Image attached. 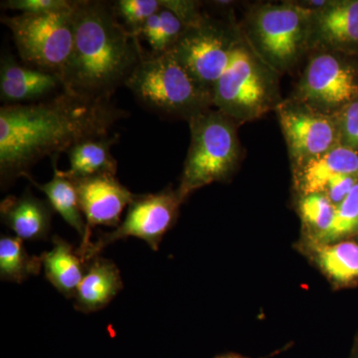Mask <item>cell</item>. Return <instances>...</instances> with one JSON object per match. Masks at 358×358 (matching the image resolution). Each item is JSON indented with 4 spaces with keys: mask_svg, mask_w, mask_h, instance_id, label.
Instances as JSON below:
<instances>
[{
    "mask_svg": "<svg viewBox=\"0 0 358 358\" xmlns=\"http://www.w3.org/2000/svg\"><path fill=\"white\" fill-rule=\"evenodd\" d=\"M124 86L143 107L164 117L189 121L214 107L213 95L202 88L169 52L147 56Z\"/></svg>",
    "mask_w": 358,
    "mask_h": 358,
    "instance_id": "obj_3",
    "label": "cell"
},
{
    "mask_svg": "<svg viewBox=\"0 0 358 358\" xmlns=\"http://www.w3.org/2000/svg\"><path fill=\"white\" fill-rule=\"evenodd\" d=\"M72 7L57 13L2 15L21 62L62 81L74 44Z\"/></svg>",
    "mask_w": 358,
    "mask_h": 358,
    "instance_id": "obj_7",
    "label": "cell"
},
{
    "mask_svg": "<svg viewBox=\"0 0 358 358\" xmlns=\"http://www.w3.org/2000/svg\"><path fill=\"white\" fill-rule=\"evenodd\" d=\"M124 288L121 273L114 262L96 257L87 263L83 279L75 296L79 312H98L107 307Z\"/></svg>",
    "mask_w": 358,
    "mask_h": 358,
    "instance_id": "obj_17",
    "label": "cell"
},
{
    "mask_svg": "<svg viewBox=\"0 0 358 358\" xmlns=\"http://www.w3.org/2000/svg\"><path fill=\"white\" fill-rule=\"evenodd\" d=\"M74 44L62 78L65 92L110 101L148 55L117 18L112 2L73 0Z\"/></svg>",
    "mask_w": 358,
    "mask_h": 358,
    "instance_id": "obj_2",
    "label": "cell"
},
{
    "mask_svg": "<svg viewBox=\"0 0 358 358\" xmlns=\"http://www.w3.org/2000/svg\"><path fill=\"white\" fill-rule=\"evenodd\" d=\"M73 181L87 224L86 236L77 250L83 259L92 242V229L95 226L119 227L122 211L129 206L136 194L122 185L114 174H99Z\"/></svg>",
    "mask_w": 358,
    "mask_h": 358,
    "instance_id": "obj_12",
    "label": "cell"
},
{
    "mask_svg": "<svg viewBox=\"0 0 358 358\" xmlns=\"http://www.w3.org/2000/svg\"><path fill=\"white\" fill-rule=\"evenodd\" d=\"M358 176V152L338 145L324 155L296 167V185L301 195L322 193L339 176Z\"/></svg>",
    "mask_w": 358,
    "mask_h": 358,
    "instance_id": "obj_16",
    "label": "cell"
},
{
    "mask_svg": "<svg viewBox=\"0 0 358 358\" xmlns=\"http://www.w3.org/2000/svg\"><path fill=\"white\" fill-rule=\"evenodd\" d=\"M40 258L45 277L52 286L68 300L74 299L87 265L72 244L54 236L53 248L45 252Z\"/></svg>",
    "mask_w": 358,
    "mask_h": 358,
    "instance_id": "obj_19",
    "label": "cell"
},
{
    "mask_svg": "<svg viewBox=\"0 0 358 358\" xmlns=\"http://www.w3.org/2000/svg\"><path fill=\"white\" fill-rule=\"evenodd\" d=\"M355 234H358V182L336 206L331 227L315 243H336Z\"/></svg>",
    "mask_w": 358,
    "mask_h": 358,
    "instance_id": "obj_25",
    "label": "cell"
},
{
    "mask_svg": "<svg viewBox=\"0 0 358 358\" xmlns=\"http://www.w3.org/2000/svg\"><path fill=\"white\" fill-rule=\"evenodd\" d=\"M240 42L229 28L204 17L199 24L185 28L169 52L202 88L213 95Z\"/></svg>",
    "mask_w": 358,
    "mask_h": 358,
    "instance_id": "obj_8",
    "label": "cell"
},
{
    "mask_svg": "<svg viewBox=\"0 0 358 358\" xmlns=\"http://www.w3.org/2000/svg\"><path fill=\"white\" fill-rule=\"evenodd\" d=\"M119 138L117 134L79 141L67 152L70 167L63 174L73 180L99 174L117 176V162L110 150Z\"/></svg>",
    "mask_w": 358,
    "mask_h": 358,
    "instance_id": "obj_20",
    "label": "cell"
},
{
    "mask_svg": "<svg viewBox=\"0 0 358 358\" xmlns=\"http://www.w3.org/2000/svg\"><path fill=\"white\" fill-rule=\"evenodd\" d=\"M336 210V205L324 193L301 195L299 212L307 230V241H317L329 229Z\"/></svg>",
    "mask_w": 358,
    "mask_h": 358,
    "instance_id": "obj_24",
    "label": "cell"
},
{
    "mask_svg": "<svg viewBox=\"0 0 358 358\" xmlns=\"http://www.w3.org/2000/svg\"><path fill=\"white\" fill-rule=\"evenodd\" d=\"M72 3L70 0H6L1 1V8L25 14L50 13L67 10Z\"/></svg>",
    "mask_w": 358,
    "mask_h": 358,
    "instance_id": "obj_28",
    "label": "cell"
},
{
    "mask_svg": "<svg viewBox=\"0 0 358 358\" xmlns=\"http://www.w3.org/2000/svg\"><path fill=\"white\" fill-rule=\"evenodd\" d=\"M182 202L178 190L169 186L159 192L136 194L119 227L112 232L102 233L96 241L91 242L83 257L85 264L98 257L109 245L129 237L143 240L157 251L164 235L178 220Z\"/></svg>",
    "mask_w": 358,
    "mask_h": 358,
    "instance_id": "obj_9",
    "label": "cell"
},
{
    "mask_svg": "<svg viewBox=\"0 0 358 358\" xmlns=\"http://www.w3.org/2000/svg\"><path fill=\"white\" fill-rule=\"evenodd\" d=\"M214 358H251L248 357H244V355H239V353L228 352L224 353V355H217Z\"/></svg>",
    "mask_w": 358,
    "mask_h": 358,
    "instance_id": "obj_30",
    "label": "cell"
},
{
    "mask_svg": "<svg viewBox=\"0 0 358 358\" xmlns=\"http://www.w3.org/2000/svg\"><path fill=\"white\" fill-rule=\"evenodd\" d=\"M307 252L322 274L338 288H348L358 282V243L343 240L322 244L307 241Z\"/></svg>",
    "mask_w": 358,
    "mask_h": 358,
    "instance_id": "obj_18",
    "label": "cell"
},
{
    "mask_svg": "<svg viewBox=\"0 0 358 358\" xmlns=\"http://www.w3.org/2000/svg\"><path fill=\"white\" fill-rule=\"evenodd\" d=\"M358 235V234H357Z\"/></svg>",
    "mask_w": 358,
    "mask_h": 358,
    "instance_id": "obj_32",
    "label": "cell"
},
{
    "mask_svg": "<svg viewBox=\"0 0 358 358\" xmlns=\"http://www.w3.org/2000/svg\"><path fill=\"white\" fill-rule=\"evenodd\" d=\"M58 160H53L54 176L48 182H36L31 176H26L35 187L47 196L49 203L53 207L54 211L60 214L66 223L69 224L73 229L77 231L79 236L83 240L87 234V224L84 220L83 213L80 208L79 199L74 181L63 174L58 169Z\"/></svg>",
    "mask_w": 358,
    "mask_h": 358,
    "instance_id": "obj_21",
    "label": "cell"
},
{
    "mask_svg": "<svg viewBox=\"0 0 358 358\" xmlns=\"http://www.w3.org/2000/svg\"><path fill=\"white\" fill-rule=\"evenodd\" d=\"M275 73L255 51L240 42L214 89V107L237 124L262 117L278 106Z\"/></svg>",
    "mask_w": 358,
    "mask_h": 358,
    "instance_id": "obj_5",
    "label": "cell"
},
{
    "mask_svg": "<svg viewBox=\"0 0 358 358\" xmlns=\"http://www.w3.org/2000/svg\"><path fill=\"white\" fill-rule=\"evenodd\" d=\"M312 16L301 4L257 7L248 24L254 51L275 72L292 69L310 45Z\"/></svg>",
    "mask_w": 358,
    "mask_h": 358,
    "instance_id": "obj_6",
    "label": "cell"
},
{
    "mask_svg": "<svg viewBox=\"0 0 358 358\" xmlns=\"http://www.w3.org/2000/svg\"><path fill=\"white\" fill-rule=\"evenodd\" d=\"M275 110L296 167L339 145L334 115L313 109L296 98L278 103Z\"/></svg>",
    "mask_w": 358,
    "mask_h": 358,
    "instance_id": "obj_11",
    "label": "cell"
},
{
    "mask_svg": "<svg viewBox=\"0 0 358 358\" xmlns=\"http://www.w3.org/2000/svg\"><path fill=\"white\" fill-rule=\"evenodd\" d=\"M358 182V176H345L331 180L324 189V195L331 200V203L338 206L345 200L348 193Z\"/></svg>",
    "mask_w": 358,
    "mask_h": 358,
    "instance_id": "obj_29",
    "label": "cell"
},
{
    "mask_svg": "<svg viewBox=\"0 0 358 358\" xmlns=\"http://www.w3.org/2000/svg\"><path fill=\"white\" fill-rule=\"evenodd\" d=\"M112 6L122 25L138 38L145 23L164 7L162 0H119Z\"/></svg>",
    "mask_w": 358,
    "mask_h": 358,
    "instance_id": "obj_26",
    "label": "cell"
},
{
    "mask_svg": "<svg viewBox=\"0 0 358 358\" xmlns=\"http://www.w3.org/2000/svg\"><path fill=\"white\" fill-rule=\"evenodd\" d=\"M334 117L338 124L339 145L358 152V99Z\"/></svg>",
    "mask_w": 358,
    "mask_h": 358,
    "instance_id": "obj_27",
    "label": "cell"
},
{
    "mask_svg": "<svg viewBox=\"0 0 358 358\" xmlns=\"http://www.w3.org/2000/svg\"><path fill=\"white\" fill-rule=\"evenodd\" d=\"M41 258L30 256L23 240L2 235L0 238V278L2 281L21 284L31 275H39Z\"/></svg>",
    "mask_w": 358,
    "mask_h": 358,
    "instance_id": "obj_22",
    "label": "cell"
},
{
    "mask_svg": "<svg viewBox=\"0 0 358 358\" xmlns=\"http://www.w3.org/2000/svg\"><path fill=\"white\" fill-rule=\"evenodd\" d=\"M54 212L48 200L34 196L29 189L20 196H7L0 204L2 223L28 241L48 239Z\"/></svg>",
    "mask_w": 358,
    "mask_h": 358,
    "instance_id": "obj_15",
    "label": "cell"
},
{
    "mask_svg": "<svg viewBox=\"0 0 358 358\" xmlns=\"http://www.w3.org/2000/svg\"><path fill=\"white\" fill-rule=\"evenodd\" d=\"M129 117L110 101H93L62 91L47 100L0 108V183L6 190L30 176L45 157L59 155L79 141L109 134Z\"/></svg>",
    "mask_w": 358,
    "mask_h": 358,
    "instance_id": "obj_1",
    "label": "cell"
},
{
    "mask_svg": "<svg viewBox=\"0 0 358 358\" xmlns=\"http://www.w3.org/2000/svg\"><path fill=\"white\" fill-rule=\"evenodd\" d=\"M188 124L192 141L176 189L183 202L195 190L226 180L241 157L237 124L220 110H204Z\"/></svg>",
    "mask_w": 358,
    "mask_h": 358,
    "instance_id": "obj_4",
    "label": "cell"
},
{
    "mask_svg": "<svg viewBox=\"0 0 358 358\" xmlns=\"http://www.w3.org/2000/svg\"><path fill=\"white\" fill-rule=\"evenodd\" d=\"M350 358H358V336L357 339H355V345H353L352 355H350Z\"/></svg>",
    "mask_w": 358,
    "mask_h": 358,
    "instance_id": "obj_31",
    "label": "cell"
},
{
    "mask_svg": "<svg viewBox=\"0 0 358 358\" xmlns=\"http://www.w3.org/2000/svg\"><path fill=\"white\" fill-rule=\"evenodd\" d=\"M296 99L334 117L358 99L357 68L336 51H320L303 71Z\"/></svg>",
    "mask_w": 358,
    "mask_h": 358,
    "instance_id": "obj_10",
    "label": "cell"
},
{
    "mask_svg": "<svg viewBox=\"0 0 358 358\" xmlns=\"http://www.w3.org/2000/svg\"><path fill=\"white\" fill-rule=\"evenodd\" d=\"M185 26L178 16L162 7L143 26L138 39H143L152 48V56H160L173 49L185 32Z\"/></svg>",
    "mask_w": 358,
    "mask_h": 358,
    "instance_id": "obj_23",
    "label": "cell"
},
{
    "mask_svg": "<svg viewBox=\"0 0 358 358\" xmlns=\"http://www.w3.org/2000/svg\"><path fill=\"white\" fill-rule=\"evenodd\" d=\"M64 91L55 75L20 64L9 52L0 61V99L4 105L41 102Z\"/></svg>",
    "mask_w": 358,
    "mask_h": 358,
    "instance_id": "obj_13",
    "label": "cell"
},
{
    "mask_svg": "<svg viewBox=\"0 0 358 358\" xmlns=\"http://www.w3.org/2000/svg\"><path fill=\"white\" fill-rule=\"evenodd\" d=\"M310 44L322 50L343 52L358 48V0L329 2L313 10Z\"/></svg>",
    "mask_w": 358,
    "mask_h": 358,
    "instance_id": "obj_14",
    "label": "cell"
}]
</instances>
